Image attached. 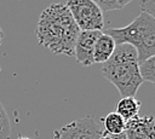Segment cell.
Masks as SVG:
<instances>
[{
	"label": "cell",
	"mask_w": 155,
	"mask_h": 139,
	"mask_svg": "<svg viewBox=\"0 0 155 139\" xmlns=\"http://www.w3.org/2000/svg\"><path fill=\"white\" fill-rule=\"evenodd\" d=\"M80 29L65 4H51L39 16L35 35L39 45L54 54L74 57Z\"/></svg>",
	"instance_id": "obj_1"
},
{
	"label": "cell",
	"mask_w": 155,
	"mask_h": 139,
	"mask_svg": "<svg viewBox=\"0 0 155 139\" xmlns=\"http://www.w3.org/2000/svg\"><path fill=\"white\" fill-rule=\"evenodd\" d=\"M102 74L116 87L122 98L134 97L143 83L137 51L128 44L115 46L110 58L102 65Z\"/></svg>",
	"instance_id": "obj_2"
},
{
	"label": "cell",
	"mask_w": 155,
	"mask_h": 139,
	"mask_svg": "<svg viewBox=\"0 0 155 139\" xmlns=\"http://www.w3.org/2000/svg\"><path fill=\"white\" fill-rule=\"evenodd\" d=\"M110 35L115 45L128 44L137 51L139 64L155 56V18L147 12H140L128 25L110 28L104 31Z\"/></svg>",
	"instance_id": "obj_3"
},
{
	"label": "cell",
	"mask_w": 155,
	"mask_h": 139,
	"mask_svg": "<svg viewBox=\"0 0 155 139\" xmlns=\"http://www.w3.org/2000/svg\"><path fill=\"white\" fill-rule=\"evenodd\" d=\"M65 6L71 13L80 31L101 30L104 27L103 11L92 0H67Z\"/></svg>",
	"instance_id": "obj_4"
},
{
	"label": "cell",
	"mask_w": 155,
	"mask_h": 139,
	"mask_svg": "<svg viewBox=\"0 0 155 139\" xmlns=\"http://www.w3.org/2000/svg\"><path fill=\"white\" fill-rule=\"evenodd\" d=\"M104 128L101 118L86 116L53 132V139H101Z\"/></svg>",
	"instance_id": "obj_5"
},
{
	"label": "cell",
	"mask_w": 155,
	"mask_h": 139,
	"mask_svg": "<svg viewBox=\"0 0 155 139\" xmlns=\"http://www.w3.org/2000/svg\"><path fill=\"white\" fill-rule=\"evenodd\" d=\"M101 34H102L101 30L80 31L76 39V42H75V47H74V57L81 65L88 66L94 63L93 62L94 44Z\"/></svg>",
	"instance_id": "obj_6"
},
{
	"label": "cell",
	"mask_w": 155,
	"mask_h": 139,
	"mask_svg": "<svg viewBox=\"0 0 155 139\" xmlns=\"http://www.w3.org/2000/svg\"><path fill=\"white\" fill-rule=\"evenodd\" d=\"M127 139H155V118L153 116H136L126 121Z\"/></svg>",
	"instance_id": "obj_7"
},
{
	"label": "cell",
	"mask_w": 155,
	"mask_h": 139,
	"mask_svg": "<svg viewBox=\"0 0 155 139\" xmlns=\"http://www.w3.org/2000/svg\"><path fill=\"white\" fill-rule=\"evenodd\" d=\"M115 41L113 37L105 33H102L94 44L93 50V62L94 63H105L115 50Z\"/></svg>",
	"instance_id": "obj_8"
},
{
	"label": "cell",
	"mask_w": 155,
	"mask_h": 139,
	"mask_svg": "<svg viewBox=\"0 0 155 139\" xmlns=\"http://www.w3.org/2000/svg\"><path fill=\"white\" fill-rule=\"evenodd\" d=\"M140 109V102L134 97H125L121 98L115 106V112L119 114L125 121H128L136 116H138Z\"/></svg>",
	"instance_id": "obj_9"
},
{
	"label": "cell",
	"mask_w": 155,
	"mask_h": 139,
	"mask_svg": "<svg viewBox=\"0 0 155 139\" xmlns=\"http://www.w3.org/2000/svg\"><path fill=\"white\" fill-rule=\"evenodd\" d=\"M102 123H103V128H104V134H109V135H115V134H120L122 132H125V126H126V121L115 111L108 114L104 118H101Z\"/></svg>",
	"instance_id": "obj_10"
},
{
	"label": "cell",
	"mask_w": 155,
	"mask_h": 139,
	"mask_svg": "<svg viewBox=\"0 0 155 139\" xmlns=\"http://www.w3.org/2000/svg\"><path fill=\"white\" fill-rule=\"evenodd\" d=\"M139 73L143 81H148L155 86V56L149 57L139 64Z\"/></svg>",
	"instance_id": "obj_11"
},
{
	"label": "cell",
	"mask_w": 155,
	"mask_h": 139,
	"mask_svg": "<svg viewBox=\"0 0 155 139\" xmlns=\"http://www.w3.org/2000/svg\"><path fill=\"white\" fill-rule=\"evenodd\" d=\"M102 11L120 10L132 0H92Z\"/></svg>",
	"instance_id": "obj_12"
},
{
	"label": "cell",
	"mask_w": 155,
	"mask_h": 139,
	"mask_svg": "<svg viewBox=\"0 0 155 139\" xmlns=\"http://www.w3.org/2000/svg\"><path fill=\"white\" fill-rule=\"evenodd\" d=\"M11 133V127H10V120L8 115L0 102V139H8Z\"/></svg>",
	"instance_id": "obj_13"
},
{
	"label": "cell",
	"mask_w": 155,
	"mask_h": 139,
	"mask_svg": "<svg viewBox=\"0 0 155 139\" xmlns=\"http://www.w3.org/2000/svg\"><path fill=\"white\" fill-rule=\"evenodd\" d=\"M139 5L143 12H147L155 18V0H139Z\"/></svg>",
	"instance_id": "obj_14"
},
{
	"label": "cell",
	"mask_w": 155,
	"mask_h": 139,
	"mask_svg": "<svg viewBox=\"0 0 155 139\" xmlns=\"http://www.w3.org/2000/svg\"><path fill=\"white\" fill-rule=\"evenodd\" d=\"M107 135H108L110 139H127L125 132H122V133H120V134H115V135H109V134H107Z\"/></svg>",
	"instance_id": "obj_15"
},
{
	"label": "cell",
	"mask_w": 155,
	"mask_h": 139,
	"mask_svg": "<svg viewBox=\"0 0 155 139\" xmlns=\"http://www.w3.org/2000/svg\"><path fill=\"white\" fill-rule=\"evenodd\" d=\"M1 41H2V30L0 28V45H1Z\"/></svg>",
	"instance_id": "obj_16"
},
{
	"label": "cell",
	"mask_w": 155,
	"mask_h": 139,
	"mask_svg": "<svg viewBox=\"0 0 155 139\" xmlns=\"http://www.w3.org/2000/svg\"><path fill=\"white\" fill-rule=\"evenodd\" d=\"M101 139H110V138H109V137H108L107 134H103V137H102Z\"/></svg>",
	"instance_id": "obj_17"
},
{
	"label": "cell",
	"mask_w": 155,
	"mask_h": 139,
	"mask_svg": "<svg viewBox=\"0 0 155 139\" xmlns=\"http://www.w3.org/2000/svg\"><path fill=\"white\" fill-rule=\"evenodd\" d=\"M17 139H30V138H28V137H18Z\"/></svg>",
	"instance_id": "obj_18"
}]
</instances>
